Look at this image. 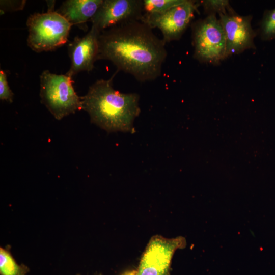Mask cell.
I'll return each mask as SVG.
<instances>
[{
    "label": "cell",
    "instance_id": "obj_1",
    "mask_svg": "<svg viewBox=\"0 0 275 275\" xmlns=\"http://www.w3.org/2000/svg\"><path fill=\"white\" fill-rule=\"evenodd\" d=\"M165 45L140 20L126 21L100 32L98 60L110 61L140 82L152 81L161 75Z\"/></svg>",
    "mask_w": 275,
    "mask_h": 275
},
{
    "label": "cell",
    "instance_id": "obj_2",
    "mask_svg": "<svg viewBox=\"0 0 275 275\" xmlns=\"http://www.w3.org/2000/svg\"><path fill=\"white\" fill-rule=\"evenodd\" d=\"M99 79L80 97L82 109L88 112L92 123L108 132L132 131L134 119L141 112L139 96L114 89L113 80Z\"/></svg>",
    "mask_w": 275,
    "mask_h": 275
},
{
    "label": "cell",
    "instance_id": "obj_3",
    "mask_svg": "<svg viewBox=\"0 0 275 275\" xmlns=\"http://www.w3.org/2000/svg\"><path fill=\"white\" fill-rule=\"evenodd\" d=\"M51 7L47 12L30 15L27 19V44L35 52L54 50L68 41L72 25Z\"/></svg>",
    "mask_w": 275,
    "mask_h": 275
},
{
    "label": "cell",
    "instance_id": "obj_4",
    "mask_svg": "<svg viewBox=\"0 0 275 275\" xmlns=\"http://www.w3.org/2000/svg\"><path fill=\"white\" fill-rule=\"evenodd\" d=\"M72 77L43 71L40 76L41 101L54 117H64L82 109L80 97L75 92Z\"/></svg>",
    "mask_w": 275,
    "mask_h": 275
},
{
    "label": "cell",
    "instance_id": "obj_5",
    "mask_svg": "<svg viewBox=\"0 0 275 275\" xmlns=\"http://www.w3.org/2000/svg\"><path fill=\"white\" fill-rule=\"evenodd\" d=\"M193 43L194 58L200 62L216 65L227 58L225 34L214 14L193 24Z\"/></svg>",
    "mask_w": 275,
    "mask_h": 275
},
{
    "label": "cell",
    "instance_id": "obj_6",
    "mask_svg": "<svg viewBox=\"0 0 275 275\" xmlns=\"http://www.w3.org/2000/svg\"><path fill=\"white\" fill-rule=\"evenodd\" d=\"M186 244L182 237L167 238L153 236L144 252L136 275H169L175 252Z\"/></svg>",
    "mask_w": 275,
    "mask_h": 275
},
{
    "label": "cell",
    "instance_id": "obj_7",
    "mask_svg": "<svg viewBox=\"0 0 275 275\" xmlns=\"http://www.w3.org/2000/svg\"><path fill=\"white\" fill-rule=\"evenodd\" d=\"M197 6L196 1L186 0L163 13H144L140 20L152 29H159L166 43L181 37L193 18Z\"/></svg>",
    "mask_w": 275,
    "mask_h": 275
},
{
    "label": "cell",
    "instance_id": "obj_8",
    "mask_svg": "<svg viewBox=\"0 0 275 275\" xmlns=\"http://www.w3.org/2000/svg\"><path fill=\"white\" fill-rule=\"evenodd\" d=\"M143 11V1L103 0L90 21L101 32L126 21L141 20Z\"/></svg>",
    "mask_w": 275,
    "mask_h": 275
},
{
    "label": "cell",
    "instance_id": "obj_9",
    "mask_svg": "<svg viewBox=\"0 0 275 275\" xmlns=\"http://www.w3.org/2000/svg\"><path fill=\"white\" fill-rule=\"evenodd\" d=\"M219 15L226 37L227 58L255 48L254 39L256 33L251 26V15L241 16L234 10Z\"/></svg>",
    "mask_w": 275,
    "mask_h": 275
},
{
    "label": "cell",
    "instance_id": "obj_10",
    "mask_svg": "<svg viewBox=\"0 0 275 275\" xmlns=\"http://www.w3.org/2000/svg\"><path fill=\"white\" fill-rule=\"evenodd\" d=\"M100 32L91 27L82 37H76L69 44L70 69L66 74L73 77L81 71L90 72L94 68L99 53V36Z\"/></svg>",
    "mask_w": 275,
    "mask_h": 275
},
{
    "label": "cell",
    "instance_id": "obj_11",
    "mask_svg": "<svg viewBox=\"0 0 275 275\" xmlns=\"http://www.w3.org/2000/svg\"><path fill=\"white\" fill-rule=\"evenodd\" d=\"M103 0H67L56 11L72 25L91 20Z\"/></svg>",
    "mask_w": 275,
    "mask_h": 275
},
{
    "label": "cell",
    "instance_id": "obj_12",
    "mask_svg": "<svg viewBox=\"0 0 275 275\" xmlns=\"http://www.w3.org/2000/svg\"><path fill=\"white\" fill-rule=\"evenodd\" d=\"M28 268L18 265L10 254L2 248L0 249V272L1 275H26Z\"/></svg>",
    "mask_w": 275,
    "mask_h": 275
},
{
    "label": "cell",
    "instance_id": "obj_13",
    "mask_svg": "<svg viewBox=\"0 0 275 275\" xmlns=\"http://www.w3.org/2000/svg\"><path fill=\"white\" fill-rule=\"evenodd\" d=\"M186 0H144L143 11L146 13H161L184 3Z\"/></svg>",
    "mask_w": 275,
    "mask_h": 275
},
{
    "label": "cell",
    "instance_id": "obj_14",
    "mask_svg": "<svg viewBox=\"0 0 275 275\" xmlns=\"http://www.w3.org/2000/svg\"><path fill=\"white\" fill-rule=\"evenodd\" d=\"M261 37L264 40L275 39V8L265 12L260 26Z\"/></svg>",
    "mask_w": 275,
    "mask_h": 275
},
{
    "label": "cell",
    "instance_id": "obj_15",
    "mask_svg": "<svg viewBox=\"0 0 275 275\" xmlns=\"http://www.w3.org/2000/svg\"><path fill=\"white\" fill-rule=\"evenodd\" d=\"M200 3L203 7L204 11L208 15L216 13L226 14L233 10L229 5V1L226 0H206Z\"/></svg>",
    "mask_w": 275,
    "mask_h": 275
},
{
    "label": "cell",
    "instance_id": "obj_16",
    "mask_svg": "<svg viewBox=\"0 0 275 275\" xmlns=\"http://www.w3.org/2000/svg\"><path fill=\"white\" fill-rule=\"evenodd\" d=\"M14 94L9 86L7 74L3 70H0V99L9 102H12Z\"/></svg>",
    "mask_w": 275,
    "mask_h": 275
},
{
    "label": "cell",
    "instance_id": "obj_17",
    "mask_svg": "<svg viewBox=\"0 0 275 275\" xmlns=\"http://www.w3.org/2000/svg\"><path fill=\"white\" fill-rule=\"evenodd\" d=\"M25 1H1V11H16L23 9Z\"/></svg>",
    "mask_w": 275,
    "mask_h": 275
},
{
    "label": "cell",
    "instance_id": "obj_18",
    "mask_svg": "<svg viewBox=\"0 0 275 275\" xmlns=\"http://www.w3.org/2000/svg\"><path fill=\"white\" fill-rule=\"evenodd\" d=\"M123 275H136V271L133 270L131 271H129L124 273Z\"/></svg>",
    "mask_w": 275,
    "mask_h": 275
}]
</instances>
